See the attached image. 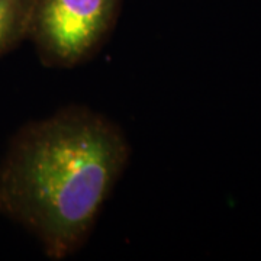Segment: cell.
Returning <instances> with one entry per match:
<instances>
[{
    "label": "cell",
    "mask_w": 261,
    "mask_h": 261,
    "mask_svg": "<svg viewBox=\"0 0 261 261\" xmlns=\"http://www.w3.org/2000/svg\"><path fill=\"white\" fill-rule=\"evenodd\" d=\"M111 119L67 106L19 128L0 160V215L37 238L49 260L79 251L128 166Z\"/></svg>",
    "instance_id": "obj_1"
},
{
    "label": "cell",
    "mask_w": 261,
    "mask_h": 261,
    "mask_svg": "<svg viewBox=\"0 0 261 261\" xmlns=\"http://www.w3.org/2000/svg\"><path fill=\"white\" fill-rule=\"evenodd\" d=\"M122 0H35L28 39L49 68L89 61L112 34Z\"/></svg>",
    "instance_id": "obj_2"
},
{
    "label": "cell",
    "mask_w": 261,
    "mask_h": 261,
    "mask_svg": "<svg viewBox=\"0 0 261 261\" xmlns=\"http://www.w3.org/2000/svg\"><path fill=\"white\" fill-rule=\"evenodd\" d=\"M35 0H0V57L28 39Z\"/></svg>",
    "instance_id": "obj_3"
}]
</instances>
